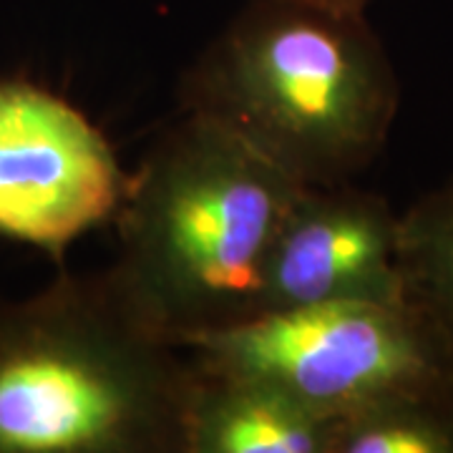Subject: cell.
Wrapping results in <instances>:
<instances>
[{"mask_svg": "<svg viewBox=\"0 0 453 453\" xmlns=\"http://www.w3.org/2000/svg\"><path fill=\"white\" fill-rule=\"evenodd\" d=\"M398 109V73L368 8L340 0H247L179 83V111L300 184L353 181L386 149Z\"/></svg>", "mask_w": 453, "mask_h": 453, "instance_id": "6da1fadb", "label": "cell"}, {"mask_svg": "<svg viewBox=\"0 0 453 453\" xmlns=\"http://www.w3.org/2000/svg\"><path fill=\"white\" fill-rule=\"evenodd\" d=\"M300 187L234 134L179 111L129 177L104 277L174 345L242 323L257 312L265 262Z\"/></svg>", "mask_w": 453, "mask_h": 453, "instance_id": "7a4b0ae2", "label": "cell"}, {"mask_svg": "<svg viewBox=\"0 0 453 453\" xmlns=\"http://www.w3.org/2000/svg\"><path fill=\"white\" fill-rule=\"evenodd\" d=\"M192 386L104 273L0 303V453H181Z\"/></svg>", "mask_w": 453, "mask_h": 453, "instance_id": "3957f363", "label": "cell"}, {"mask_svg": "<svg viewBox=\"0 0 453 453\" xmlns=\"http://www.w3.org/2000/svg\"><path fill=\"white\" fill-rule=\"evenodd\" d=\"M199 371L267 383L327 421L446 386L451 342L413 303L277 310L179 345Z\"/></svg>", "mask_w": 453, "mask_h": 453, "instance_id": "277c9868", "label": "cell"}, {"mask_svg": "<svg viewBox=\"0 0 453 453\" xmlns=\"http://www.w3.org/2000/svg\"><path fill=\"white\" fill-rule=\"evenodd\" d=\"M129 177L73 104L31 81H0V237L64 265L65 250L116 217Z\"/></svg>", "mask_w": 453, "mask_h": 453, "instance_id": "5b68a950", "label": "cell"}, {"mask_svg": "<svg viewBox=\"0 0 453 453\" xmlns=\"http://www.w3.org/2000/svg\"><path fill=\"white\" fill-rule=\"evenodd\" d=\"M401 300L408 297L398 259V214L386 196L353 181L303 184L277 226L255 315Z\"/></svg>", "mask_w": 453, "mask_h": 453, "instance_id": "8992f818", "label": "cell"}, {"mask_svg": "<svg viewBox=\"0 0 453 453\" xmlns=\"http://www.w3.org/2000/svg\"><path fill=\"white\" fill-rule=\"evenodd\" d=\"M330 428L267 383L195 368L181 453H327Z\"/></svg>", "mask_w": 453, "mask_h": 453, "instance_id": "52a82bcc", "label": "cell"}, {"mask_svg": "<svg viewBox=\"0 0 453 453\" xmlns=\"http://www.w3.org/2000/svg\"><path fill=\"white\" fill-rule=\"evenodd\" d=\"M327 453H453L449 388L413 390L333 421Z\"/></svg>", "mask_w": 453, "mask_h": 453, "instance_id": "ba28073f", "label": "cell"}, {"mask_svg": "<svg viewBox=\"0 0 453 453\" xmlns=\"http://www.w3.org/2000/svg\"><path fill=\"white\" fill-rule=\"evenodd\" d=\"M398 259L408 303L453 342V181L398 214Z\"/></svg>", "mask_w": 453, "mask_h": 453, "instance_id": "9c48e42d", "label": "cell"}, {"mask_svg": "<svg viewBox=\"0 0 453 453\" xmlns=\"http://www.w3.org/2000/svg\"><path fill=\"white\" fill-rule=\"evenodd\" d=\"M446 388L453 401V342H451V356H449V372H446Z\"/></svg>", "mask_w": 453, "mask_h": 453, "instance_id": "30bf717a", "label": "cell"}, {"mask_svg": "<svg viewBox=\"0 0 453 453\" xmlns=\"http://www.w3.org/2000/svg\"><path fill=\"white\" fill-rule=\"evenodd\" d=\"M340 3H348V5H357V8H368L372 0H340Z\"/></svg>", "mask_w": 453, "mask_h": 453, "instance_id": "8fae6325", "label": "cell"}]
</instances>
